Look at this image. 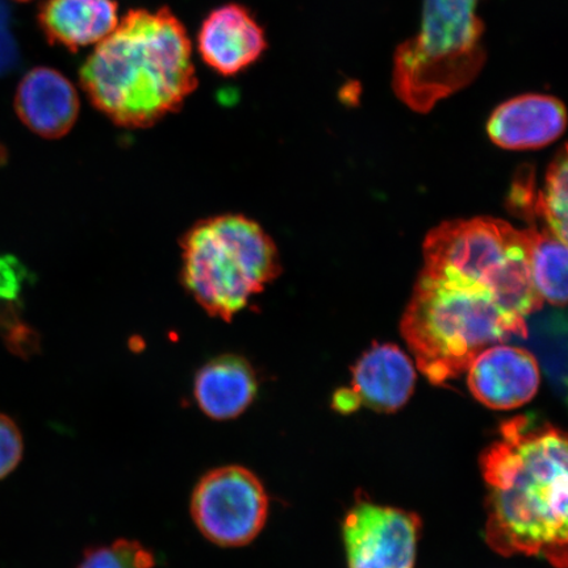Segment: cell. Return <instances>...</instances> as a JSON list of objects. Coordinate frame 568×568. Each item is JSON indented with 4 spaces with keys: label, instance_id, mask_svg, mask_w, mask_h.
I'll return each instance as SVG.
<instances>
[{
    "label": "cell",
    "instance_id": "cell-1",
    "mask_svg": "<svg viewBox=\"0 0 568 568\" xmlns=\"http://www.w3.org/2000/svg\"><path fill=\"white\" fill-rule=\"evenodd\" d=\"M486 539L504 557L567 567V439L549 423L517 416L481 457Z\"/></svg>",
    "mask_w": 568,
    "mask_h": 568
},
{
    "label": "cell",
    "instance_id": "cell-2",
    "mask_svg": "<svg viewBox=\"0 0 568 568\" xmlns=\"http://www.w3.org/2000/svg\"><path fill=\"white\" fill-rule=\"evenodd\" d=\"M92 105L125 128H148L176 112L197 88L193 44L168 7L131 10L84 61Z\"/></svg>",
    "mask_w": 568,
    "mask_h": 568
},
{
    "label": "cell",
    "instance_id": "cell-3",
    "mask_svg": "<svg viewBox=\"0 0 568 568\" xmlns=\"http://www.w3.org/2000/svg\"><path fill=\"white\" fill-rule=\"evenodd\" d=\"M402 335L433 385L467 372L487 347L527 337V318L504 308L488 291L420 274L402 318Z\"/></svg>",
    "mask_w": 568,
    "mask_h": 568
},
{
    "label": "cell",
    "instance_id": "cell-4",
    "mask_svg": "<svg viewBox=\"0 0 568 568\" xmlns=\"http://www.w3.org/2000/svg\"><path fill=\"white\" fill-rule=\"evenodd\" d=\"M181 247L184 288L224 322H232L282 270L272 237L244 215L202 220L184 234Z\"/></svg>",
    "mask_w": 568,
    "mask_h": 568
},
{
    "label": "cell",
    "instance_id": "cell-5",
    "mask_svg": "<svg viewBox=\"0 0 568 568\" xmlns=\"http://www.w3.org/2000/svg\"><path fill=\"white\" fill-rule=\"evenodd\" d=\"M423 274L488 291L504 308L527 318L542 308L530 274V237L499 219L438 225L423 246Z\"/></svg>",
    "mask_w": 568,
    "mask_h": 568
},
{
    "label": "cell",
    "instance_id": "cell-6",
    "mask_svg": "<svg viewBox=\"0 0 568 568\" xmlns=\"http://www.w3.org/2000/svg\"><path fill=\"white\" fill-rule=\"evenodd\" d=\"M480 0H424L420 31L394 54L393 88L416 112L471 84L486 65Z\"/></svg>",
    "mask_w": 568,
    "mask_h": 568
},
{
    "label": "cell",
    "instance_id": "cell-7",
    "mask_svg": "<svg viewBox=\"0 0 568 568\" xmlns=\"http://www.w3.org/2000/svg\"><path fill=\"white\" fill-rule=\"evenodd\" d=\"M268 496L248 468L229 465L204 474L191 496V517L199 531L220 548H243L265 528Z\"/></svg>",
    "mask_w": 568,
    "mask_h": 568
},
{
    "label": "cell",
    "instance_id": "cell-8",
    "mask_svg": "<svg viewBox=\"0 0 568 568\" xmlns=\"http://www.w3.org/2000/svg\"><path fill=\"white\" fill-rule=\"evenodd\" d=\"M420 529L417 515L357 497L344 523L349 568H416Z\"/></svg>",
    "mask_w": 568,
    "mask_h": 568
},
{
    "label": "cell",
    "instance_id": "cell-9",
    "mask_svg": "<svg viewBox=\"0 0 568 568\" xmlns=\"http://www.w3.org/2000/svg\"><path fill=\"white\" fill-rule=\"evenodd\" d=\"M415 383V366L406 353L395 345H375L353 368L352 387L333 397V407L343 414L361 407L395 412L409 400Z\"/></svg>",
    "mask_w": 568,
    "mask_h": 568
},
{
    "label": "cell",
    "instance_id": "cell-10",
    "mask_svg": "<svg viewBox=\"0 0 568 568\" xmlns=\"http://www.w3.org/2000/svg\"><path fill=\"white\" fill-rule=\"evenodd\" d=\"M264 27L239 3L212 10L197 33V51L215 73L233 77L254 65L267 49Z\"/></svg>",
    "mask_w": 568,
    "mask_h": 568
},
{
    "label": "cell",
    "instance_id": "cell-11",
    "mask_svg": "<svg viewBox=\"0 0 568 568\" xmlns=\"http://www.w3.org/2000/svg\"><path fill=\"white\" fill-rule=\"evenodd\" d=\"M466 373L475 399L496 410L524 406L535 397L541 382L535 355L503 344L483 351Z\"/></svg>",
    "mask_w": 568,
    "mask_h": 568
},
{
    "label": "cell",
    "instance_id": "cell-12",
    "mask_svg": "<svg viewBox=\"0 0 568 568\" xmlns=\"http://www.w3.org/2000/svg\"><path fill=\"white\" fill-rule=\"evenodd\" d=\"M16 111L23 124L40 138L60 139L80 115V97L65 75L45 67L34 68L21 78Z\"/></svg>",
    "mask_w": 568,
    "mask_h": 568
},
{
    "label": "cell",
    "instance_id": "cell-13",
    "mask_svg": "<svg viewBox=\"0 0 568 568\" xmlns=\"http://www.w3.org/2000/svg\"><path fill=\"white\" fill-rule=\"evenodd\" d=\"M566 128V109L559 99L527 94L509 99L488 120L489 138L504 149H537L556 141Z\"/></svg>",
    "mask_w": 568,
    "mask_h": 568
},
{
    "label": "cell",
    "instance_id": "cell-14",
    "mask_svg": "<svg viewBox=\"0 0 568 568\" xmlns=\"http://www.w3.org/2000/svg\"><path fill=\"white\" fill-rule=\"evenodd\" d=\"M258 394V378L241 355L224 354L199 368L194 396L199 408L215 422H230L252 406Z\"/></svg>",
    "mask_w": 568,
    "mask_h": 568
},
{
    "label": "cell",
    "instance_id": "cell-15",
    "mask_svg": "<svg viewBox=\"0 0 568 568\" xmlns=\"http://www.w3.org/2000/svg\"><path fill=\"white\" fill-rule=\"evenodd\" d=\"M118 11L115 0H44L38 21L49 44L77 52L115 30Z\"/></svg>",
    "mask_w": 568,
    "mask_h": 568
},
{
    "label": "cell",
    "instance_id": "cell-16",
    "mask_svg": "<svg viewBox=\"0 0 568 568\" xmlns=\"http://www.w3.org/2000/svg\"><path fill=\"white\" fill-rule=\"evenodd\" d=\"M530 237V274L532 284L544 302L558 307L567 303V244L548 226L532 225Z\"/></svg>",
    "mask_w": 568,
    "mask_h": 568
},
{
    "label": "cell",
    "instance_id": "cell-17",
    "mask_svg": "<svg viewBox=\"0 0 568 568\" xmlns=\"http://www.w3.org/2000/svg\"><path fill=\"white\" fill-rule=\"evenodd\" d=\"M567 153L562 148L551 162L546 174V182L542 193L532 205V213L537 217H542L546 226L556 234V236L567 244L568 232V196H567Z\"/></svg>",
    "mask_w": 568,
    "mask_h": 568
},
{
    "label": "cell",
    "instance_id": "cell-18",
    "mask_svg": "<svg viewBox=\"0 0 568 568\" xmlns=\"http://www.w3.org/2000/svg\"><path fill=\"white\" fill-rule=\"evenodd\" d=\"M155 556L133 539L120 538L110 546H95L83 554L78 568H154Z\"/></svg>",
    "mask_w": 568,
    "mask_h": 568
},
{
    "label": "cell",
    "instance_id": "cell-19",
    "mask_svg": "<svg viewBox=\"0 0 568 568\" xmlns=\"http://www.w3.org/2000/svg\"><path fill=\"white\" fill-rule=\"evenodd\" d=\"M0 337L12 354L31 358L40 349V337L21 320L16 304L0 305Z\"/></svg>",
    "mask_w": 568,
    "mask_h": 568
},
{
    "label": "cell",
    "instance_id": "cell-20",
    "mask_svg": "<svg viewBox=\"0 0 568 568\" xmlns=\"http://www.w3.org/2000/svg\"><path fill=\"white\" fill-rule=\"evenodd\" d=\"M23 435L10 416L0 414V480L17 470L23 459Z\"/></svg>",
    "mask_w": 568,
    "mask_h": 568
},
{
    "label": "cell",
    "instance_id": "cell-21",
    "mask_svg": "<svg viewBox=\"0 0 568 568\" xmlns=\"http://www.w3.org/2000/svg\"><path fill=\"white\" fill-rule=\"evenodd\" d=\"M19 61L20 52L12 32L10 6L6 0H0V77L11 73Z\"/></svg>",
    "mask_w": 568,
    "mask_h": 568
},
{
    "label": "cell",
    "instance_id": "cell-22",
    "mask_svg": "<svg viewBox=\"0 0 568 568\" xmlns=\"http://www.w3.org/2000/svg\"><path fill=\"white\" fill-rule=\"evenodd\" d=\"M27 272L12 255H0V300L16 303L23 291Z\"/></svg>",
    "mask_w": 568,
    "mask_h": 568
},
{
    "label": "cell",
    "instance_id": "cell-23",
    "mask_svg": "<svg viewBox=\"0 0 568 568\" xmlns=\"http://www.w3.org/2000/svg\"><path fill=\"white\" fill-rule=\"evenodd\" d=\"M18 2H30V0H18Z\"/></svg>",
    "mask_w": 568,
    "mask_h": 568
}]
</instances>
